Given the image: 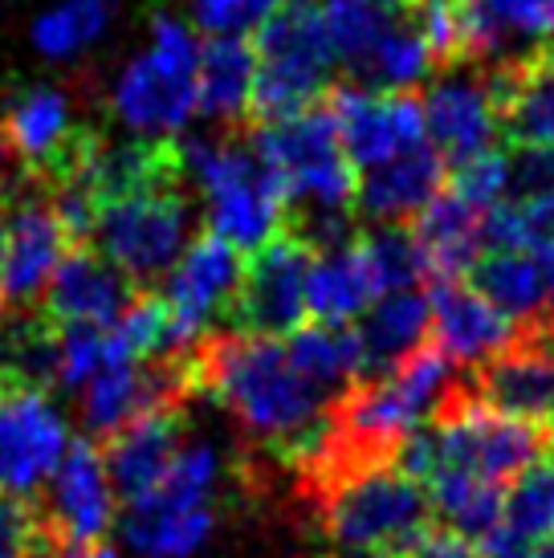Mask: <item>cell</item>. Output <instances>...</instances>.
<instances>
[{
    "label": "cell",
    "instance_id": "cell-1",
    "mask_svg": "<svg viewBox=\"0 0 554 558\" xmlns=\"http://www.w3.org/2000/svg\"><path fill=\"white\" fill-rule=\"evenodd\" d=\"M188 384L220 400L253 440L281 452H302L326 428V391H318L269 335L204 339L188 355Z\"/></svg>",
    "mask_w": 554,
    "mask_h": 558
},
{
    "label": "cell",
    "instance_id": "cell-2",
    "mask_svg": "<svg viewBox=\"0 0 554 558\" xmlns=\"http://www.w3.org/2000/svg\"><path fill=\"white\" fill-rule=\"evenodd\" d=\"M306 494L330 550L404 558L432 530L424 485L396 461H359L306 477Z\"/></svg>",
    "mask_w": 554,
    "mask_h": 558
},
{
    "label": "cell",
    "instance_id": "cell-3",
    "mask_svg": "<svg viewBox=\"0 0 554 558\" xmlns=\"http://www.w3.org/2000/svg\"><path fill=\"white\" fill-rule=\"evenodd\" d=\"M180 171L201 187L213 236L232 248H265L286 225V192L257 151L229 140H196L180 151Z\"/></svg>",
    "mask_w": 554,
    "mask_h": 558
},
{
    "label": "cell",
    "instance_id": "cell-4",
    "mask_svg": "<svg viewBox=\"0 0 554 558\" xmlns=\"http://www.w3.org/2000/svg\"><path fill=\"white\" fill-rule=\"evenodd\" d=\"M196 65H201L196 29L180 16H155L147 49L119 70L110 90L119 123L143 140H164L184 131L196 114Z\"/></svg>",
    "mask_w": 554,
    "mask_h": 558
},
{
    "label": "cell",
    "instance_id": "cell-5",
    "mask_svg": "<svg viewBox=\"0 0 554 558\" xmlns=\"http://www.w3.org/2000/svg\"><path fill=\"white\" fill-rule=\"evenodd\" d=\"M253 151L274 171L286 201L302 204V217H347L359 171L342 151L326 107H310L290 119H274L257 131Z\"/></svg>",
    "mask_w": 554,
    "mask_h": 558
},
{
    "label": "cell",
    "instance_id": "cell-6",
    "mask_svg": "<svg viewBox=\"0 0 554 558\" xmlns=\"http://www.w3.org/2000/svg\"><path fill=\"white\" fill-rule=\"evenodd\" d=\"M253 53H257V78H253L249 114L274 123L318 107V98L330 86L335 53L314 0H286L257 29Z\"/></svg>",
    "mask_w": 554,
    "mask_h": 558
},
{
    "label": "cell",
    "instance_id": "cell-7",
    "mask_svg": "<svg viewBox=\"0 0 554 558\" xmlns=\"http://www.w3.org/2000/svg\"><path fill=\"white\" fill-rule=\"evenodd\" d=\"M192 208L176 184L138 187L103 204L94 236L127 281L164 278L192 241Z\"/></svg>",
    "mask_w": 554,
    "mask_h": 558
},
{
    "label": "cell",
    "instance_id": "cell-8",
    "mask_svg": "<svg viewBox=\"0 0 554 558\" xmlns=\"http://www.w3.org/2000/svg\"><path fill=\"white\" fill-rule=\"evenodd\" d=\"M70 449V424L41 384L0 372V497L25 501L46 489Z\"/></svg>",
    "mask_w": 554,
    "mask_h": 558
},
{
    "label": "cell",
    "instance_id": "cell-9",
    "mask_svg": "<svg viewBox=\"0 0 554 558\" xmlns=\"http://www.w3.org/2000/svg\"><path fill=\"white\" fill-rule=\"evenodd\" d=\"M241 248H232L220 236H196L176 257L164 286V306L171 318V342L176 355H192L204 342V330L225 306H232L237 286H241Z\"/></svg>",
    "mask_w": 554,
    "mask_h": 558
},
{
    "label": "cell",
    "instance_id": "cell-10",
    "mask_svg": "<svg viewBox=\"0 0 554 558\" xmlns=\"http://www.w3.org/2000/svg\"><path fill=\"white\" fill-rule=\"evenodd\" d=\"M469 388L506 416L554 428V314L518 326V335L481 363Z\"/></svg>",
    "mask_w": 554,
    "mask_h": 558
},
{
    "label": "cell",
    "instance_id": "cell-11",
    "mask_svg": "<svg viewBox=\"0 0 554 558\" xmlns=\"http://www.w3.org/2000/svg\"><path fill=\"white\" fill-rule=\"evenodd\" d=\"M330 119L354 171L380 168L387 159L412 151L424 143V110L420 98L396 90H368V86H339L330 94Z\"/></svg>",
    "mask_w": 554,
    "mask_h": 558
},
{
    "label": "cell",
    "instance_id": "cell-12",
    "mask_svg": "<svg viewBox=\"0 0 554 558\" xmlns=\"http://www.w3.org/2000/svg\"><path fill=\"white\" fill-rule=\"evenodd\" d=\"M310 262H314V248L302 236H277L257 248L232 298L237 326L245 335H269V339L298 330L306 318Z\"/></svg>",
    "mask_w": 554,
    "mask_h": 558
},
{
    "label": "cell",
    "instance_id": "cell-13",
    "mask_svg": "<svg viewBox=\"0 0 554 558\" xmlns=\"http://www.w3.org/2000/svg\"><path fill=\"white\" fill-rule=\"evenodd\" d=\"M46 510L37 513V526L53 546L103 543L115 522V485L107 473V457L94 440H70L62 465L46 481Z\"/></svg>",
    "mask_w": 554,
    "mask_h": 558
},
{
    "label": "cell",
    "instance_id": "cell-14",
    "mask_svg": "<svg viewBox=\"0 0 554 558\" xmlns=\"http://www.w3.org/2000/svg\"><path fill=\"white\" fill-rule=\"evenodd\" d=\"M65 253H70V233L53 213V204L33 196L9 204L4 245H0V302L25 306L41 298Z\"/></svg>",
    "mask_w": 554,
    "mask_h": 558
},
{
    "label": "cell",
    "instance_id": "cell-15",
    "mask_svg": "<svg viewBox=\"0 0 554 558\" xmlns=\"http://www.w3.org/2000/svg\"><path fill=\"white\" fill-rule=\"evenodd\" d=\"M424 135L445 156V163L478 156L502 135V107L490 78L478 74H453V78L432 82L424 94Z\"/></svg>",
    "mask_w": 554,
    "mask_h": 558
},
{
    "label": "cell",
    "instance_id": "cell-16",
    "mask_svg": "<svg viewBox=\"0 0 554 558\" xmlns=\"http://www.w3.org/2000/svg\"><path fill=\"white\" fill-rule=\"evenodd\" d=\"M461 16L465 62L509 65L530 41H554V0H453ZM534 53V49H530Z\"/></svg>",
    "mask_w": 554,
    "mask_h": 558
},
{
    "label": "cell",
    "instance_id": "cell-17",
    "mask_svg": "<svg viewBox=\"0 0 554 558\" xmlns=\"http://www.w3.org/2000/svg\"><path fill=\"white\" fill-rule=\"evenodd\" d=\"M429 311V330L436 335V347L453 367H461V363L465 367H481L485 359H493L518 335V323H509L506 314L493 302H485L473 286H465L461 278L436 281Z\"/></svg>",
    "mask_w": 554,
    "mask_h": 558
},
{
    "label": "cell",
    "instance_id": "cell-18",
    "mask_svg": "<svg viewBox=\"0 0 554 558\" xmlns=\"http://www.w3.org/2000/svg\"><path fill=\"white\" fill-rule=\"evenodd\" d=\"M131 302V281L91 248L65 253L46 286V314L53 326H94L107 330Z\"/></svg>",
    "mask_w": 554,
    "mask_h": 558
},
{
    "label": "cell",
    "instance_id": "cell-19",
    "mask_svg": "<svg viewBox=\"0 0 554 558\" xmlns=\"http://www.w3.org/2000/svg\"><path fill=\"white\" fill-rule=\"evenodd\" d=\"M180 445H184V424H180L176 403L152 408V412L135 416L131 424H123L119 433L110 436V449L103 452L115 497H123L127 506L143 501L159 481L168 477Z\"/></svg>",
    "mask_w": 554,
    "mask_h": 558
},
{
    "label": "cell",
    "instance_id": "cell-20",
    "mask_svg": "<svg viewBox=\"0 0 554 558\" xmlns=\"http://www.w3.org/2000/svg\"><path fill=\"white\" fill-rule=\"evenodd\" d=\"M216 530L213 501L155 489L127 506L123 538L138 558H196Z\"/></svg>",
    "mask_w": 554,
    "mask_h": 558
},
{
    "label": "cell",
    "instance_id": "cell-21",
    "mask_svg": "<svg viewBox=\"0 0 554 558\" xmlns=\"http://www.w3.org/2000/svg\"><path fill=\"white\" fill-rule=\"evenodd\" d=\"M502 107V131L514 147L554 151V41L490 74Z\"/></svg>",
    "mask_w": 554,
    "mask_h": 558
},
{
    "label": "cell",
    "instance_id": "cell-22",
    "mask_svg": "<svg viewBox=\"0 0 554 558\" xmlns=\"http://www.w3.org/2000/svg\"><path fill=\"white\" fill-rule=\"evenodd\" d=\"M445 156L424 140L416 143L412 151L363 171L354 184V204L363 208V217L396 225V220H412L445 187Z\"/></svg>",
    "mask_w": 554,
    "mask_h": 558
},
{
    "label": "cell",
    "instance_id": "cell-23",
    "mask_svg": "<svg viewBox=\"0 0 554 558\" xmlns=\"http://www.w3.org/2000/svg\"><path fill=\"white\" fill-rule=\"evenodd\" d=\"M74 135V102L58 86H33V90L16 94L13 107L4 110V123H0L4 151L21 159L25 168L46 171V175L62 163Z\"/></svg>",
    "mask_w": 554,
    "mask_h": 558
},
{
    "label": "cell",
    "instance_id": "cell-24",
    "mask_svg": "<svg viewBox=\"0 0 554 558\" xmlns=\"http://www.w3.org/2000/svg\"><path fill=\"white\" fill-rule=\"evenodd\" d=\"M384 294V286L375 278V265L363 241H342V245L318 248L310 262L306 281V314L314 323H339L351 326L371 311V302Z\"/></svg>",
    "mask_w": 554,
    "mask_h": 558
},
{
    "label": "cell",
    "instance_id": "cell-25",
    "mask_svg": "<svg viewBox=\"0 0 554 558\" xmlns=\"http://www.w3.org/2000/svg\"><path fill=\"white\" fill-rule=\"evenodd\" d=\"M554 534V457L522 469L502 497V518L478 543L481 558H522L526 550Z\"/></svg>",
    "mask_w": 554,
    "mask_h": 558
},
{
    "label": "cell",
    "instance_id": "cell-26",
    "mask_svg": "<svg viewBox=\"0 0 554 558\" xmlns=\"http://www.w3.org/2000/svg\"><path fill=\"white\" fill-rule=\"evenodd\" d=\"M481 208H473L469 201H461L453 187H441L420 213L412 217V236L424 265H429V278H461L473 269V262L481 257Z\"/></svg>",
    "mask_w": 554,
    "mask_h": 558
},
{
    "label": "cell",
    "instance_id": "cell-27",
    "mask_svg": "<svg viewBox=\"0 0 554 558\" xmlns=\"http://www.w3.org/2000/svg\"><path fill=\"white\" fill-rule=\"evenodd\" d=\"M469 274H473V290L485 302H493L509 323L526 326L554 314L542 269L530 248H490L485 257L473 262Z\"/></svg>",
    "mask_w": 554,
    "mask_h": 558
},
{
    "label": "cell",
    "instance_id": "cell-28",
    "mask_svg": "<svg viewBox=\"0 0 554 558\" xmlns=\"http://www.w3.org/2000/svg\"><path fill=\"white\" fill-rule=\"evenodd\" d=\"M257 78V53L245 37H213L201 46L196 65V110L216 123H237L249 114Z\"/></svg>",
    "mask_w": 554,
    "mask_h": 558
},
{
    "label": "cell",
    "instance_id": "cell-29",
    "mask_svg": "<svg viewBox=\"0 0 554 558\" xmlns=\"http://www.w3.org/2000/svg\"><path fill=\"white\" fill-rule=\"evenodd\" d=\"M286 355L326 396L330 391H347L354 379H363V372H368V355H363L359 330L339 323H310L290 330Z\"/></svg>",
    "mask_w": 554,
    "mask_h": 558
},
{
    "label": "cell",
    "instance_id": "cell-30",
    "mask_svg": "<svg viewBox=\"0 0 554 558\" xmlns=\"http://www.w3.org/2000/svg\"><path fill=\"white\" fill-rule=\"evenodd\" d=\"M432 311L429 298L420 290H392L371 302L359 326V342L368 355V372H387L404 355H412L420 342L429 339Z\"/></svg>",
    "mask_w": 554,
    "mask_h": 558
},
{
    "label": "cell",
    "instance_id": "cell-31",
    "mask_svg": "<svg viewBox=\"0 0 554 558\" xmlns=\"http://www.w3.org/2000/svg\"><path fill=\"white\" fill-rule=\"evenodd\" d=\"M429 494L432 513L445 522L453 534H461L469 543H478L485 530H493V522L502 518V485L469 473V469H432L429 477L420 481Z\"/></svg>",
    "mask_w": 554,
    "mask_h": 558
},
{
    "label": "cell",
    "instance_id": "cell-32",
    "mask_svg": "<svg viewBox=\"0 0 554 558\" xmlns=\"http://www.w3.org/2000/svg\"><path fill=\"white\" fill-rule=\"evenodd\" d=\"M400 9L404 0H326L318 4L335 62H351L354 70H363L380 37L400 21Z\"/></svg>",
    "mask_w": 554,
    "mask_h": 558
},
{
    "label": "cell",
    "instance_id": "cell-33",
    "mask_svg": "<svg viewBox=\"0 0 554 558\" xmlns=\"http://www.w3.org/2000/svg\"><path fill=\"white\" fill-rule=\"evenodd\" d=\"M110 16H115V0H53L33 21V46L53 62L77 58L107 33Z\"/></svg>",
    "mask_w": 554,
    "mask_h": 558
},
{
    "label": "cell",
    "instance_id": "cell-34",
    "mask_svg": "<svg viewBox=\"0 0 554 558\" xmlns=\"http://www.w3.org/2000/svg\"><path fill=\"white\" fill-rule=\"evenodd\" d=\"M436 58H432L429 41L420 37L416 29V21H396L392 29L380 37V46L371 49V58L363 62V74L371 78L375 90H396V94H408L412 86L429 78L432 70H436Z\"/></svg>",
    "mask_w": 554,
    "mask_h": 558
},
{
    "label": "cell",
    "instance_id": "cell-35",
    "mask_svg": "<svg viewBox=\"0 0 554 558\" xmlns=\"http://www.w3.org/2000/svg\"><path fill=\"white\" fill-rule=\"evenodd\" d=\"M363 245L371 253V265H375V278L384 286V294H392V290H416L420 281L429 278V265H424V253L416 245L412 229L384 225L371 236H363Z\"/></svg>",
    "mask_w": 554,
    "mask_h": 558
},
{
    "label": "cell",
    "instance_id": "cell-36",
    "mask_svg": "<svg viewBox=\"0 0 554 558\" xmlns=\"http://www.w3.org/2000/svg\"><path fill=\"white\" fill-rule=\"evenodd\" d=\"M448 187H453L461 201L473 204V208L490 213L493 204H502L509 192V151L485 147L478 156L453 163V184Z\"/></svg>",
    "mask_w": 554,
    "mask_h": 558
},
{
    "label": "cell",
    "instance_id": "cell-37",
    "mask_svg": "<svg viewBox=\"0 0 554 558\" xmlns=\"http://www.w3.org/2000/svg\"><path fill=\"white\" fill-rule=\"evenodd\" d=\"M281 4L286 0H192V21L213 37H245L262 29Z\"/></svg>",
    "mask_w": 554,
    "mask_h": 558
},
{
    "label": "cell",
    "instance_id": "cell-38",
    "mask_svg": "<svg viewBox=\"0 0 554 558\" xmlns=\"http://www.w3.org/2000/svg\"><path fill=\"white\" fill-rule=\"evenodd\" d=\"M37 538H41L37 513L13 497H0V558H29Z\"/></svg>",
    "mask_w": 554,
    "mask_h": 558
},
{
    "label": "cell",
    "instance_id": "cell-39",
    "mask_svg": "<svg viewBox=\"0 0 554 558\" xmlns=\"http://www.w3.org/2000/svg\"><path fill=\"white\" fill-rule=\"evenodd\" d=\"M404 558H481V550L453 530H429Z\"/></svg>",
    "mask_w": 554,
    "mask_h": 558
},
{
    "label": "cell",
    "instance_id": "cell-40",
    "mask_svg": "<svg viewBox=\"0 0 554 558\" xmlns=\"http://www.w3.org/2000/svg\"><path fill=\"white\" fill-rule=\"evenodd\" d=\"M534 217H539V225L546 229V233H554V196L551 201H542V204H526Z\"/></svg>",
    "mask_w": 554,
    "mask_h": 558
},
{
    "label": "cell",
    "instance_id": "cell-41",
    "mask_svg": "<svg viewBox=\"0 0 554 558\" xmlns=\"http://www.w3.org/2000/svg\"><path fill=\"white\" fill-rule=\"evenodd\" d=\"M522 558H554V534H551V538H542V543L530 546V550H526Z\"/></svg>",
    "mask_w": 554,
    "mask_h": 558
},
{
    "label": "cell",
    "instance_id": "cell-42",
    "mask_svg": "<svg viewBox=\"0 0 554 558\" xmlns=\"http://www.w3.org/2000/svg\"><path fill=\"white\" fill-rule=\"evenodd\" d=\"M4 220H9V201L0 196V245H4Z\"/></svg>",
    "mask_w": 554,
    "mask_h": 558
}]
</instances>
